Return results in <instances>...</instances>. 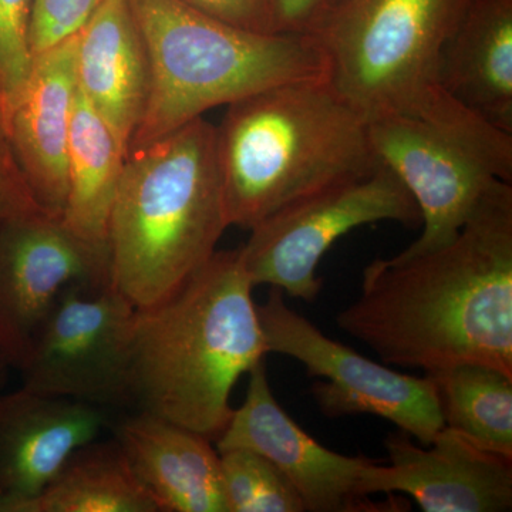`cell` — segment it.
Listing matches in <instances>:
<instances>
[{
  "label": "cell",
  "mask_w": 512,
  "mask_h": 512,
  "mask_svg": "<svg viewBox=\"0 0 512 512\" xmlns=\"http://www.w3.org/2000/svg\"><path fill=\"white\" fill-rule=\"evenodd\" d=\"M336 323L387 365L512 376V184L497 181L443 247L367 265Z\"/></svg>",
  "instance_id": "obj_1"
},
{
  "label": "cell",
  "mask_w": 512,
  "mask_h": 512,
  "mask_svg": "<svg viewBox=\"0 0 512 512\" xmlns=\"http://www.w3.org/2000/svg\"><path fill=\"white\" fill-rule=\"evenodd\" d=\"M254 288L239 248L215 251L173 295L137 309L131 406L217 439L235 384L268 355Z\"/></svg>",
  "instance_id": "obj_2"
},
{
  "label": "cell",
  "mask_w": 512,
  "mask_h": 512,
  "mask_svg": "<svg viewBox=\"0 0 512 512\" xmlns=\"http://www.w3.org/2000/svg\"><path fill=\"white\" fill-rule=\"evenodd\" d=\"M215 156L229 227L274 212L380 165L367 120L328 79L271 87L227 106Z\"/></svg>",
  "instance_id": "obj_3"
},
{
  "label": "cell",
  "mask_w": 512,
  "mask_h": 512,
  "mask_svg": "<svg viewBox=\"0 0 512 512\" xmlns=\"http://www.w3.org/2000/svg\"><path fill=\"white\" fill-rule=\"evenodd\" d=\"M229 227L215 126L191 121L131 150L109 224L111 285L136 309L177 292Z\"/></svg>",
  "instance_id": "obj_4"
},
{
  "label": "cell",
  "mask_w": 512,
  "mask_h": 512,
  "mask_svg": "<svg viewBox=\"0 0 512 512\" xmlns=\"http://www.w3.org/2000/svg\"><path fill=\"white\" fill-rule=\"evenodd\" d=\"M128 3L150 62L147 107L128 153L215 107L281 84L328 79V60L311 33L239 28L185 0Z\"/></svg>",
  "instance_id": "obj_5"
},
{
  "label": "cell",
  "mask_w": 512,
  "mask_h": 512,
  "mask_svg": "<svg viewBox=\"0 0 512 512\" xmlns=\"http://www.w3.org/2000/svg\"><path fill=\"white\" fill-rule=\"evenodd\" d=\"M470 0H339L313 26L328 80L367 121L414 114L441 89V49Z\"/></svg>",
  "instance_id": "obj_6"
},
{
  "label": "cell",
  "mask_w": 512,
  "mask_h": 512,
  "mask_svg": "<svg viewBox=\"0 0 512 512\" xmlns=\"http://www.w3.org/2000/svg\"><path fill=\"white\" fill-rule=\"evenodd\" d=\"M370 146L412 194L424 228L406 252L453 241L497 181L512 184V134L441 87L417 113L367 121Z\"/></svg>",
  "instance_id": "obj_7"
},
{
  "label": "cell",
  "mask_w": 512,
  "mask_h": 512,
  "mask_svg": "<svg viewBox=\"0 0 512 512\" xmlns=\"http://www.w3.org/2000/svg\"><path fill=\"white\" fill-rule=\"evenodd\" d=\"M382 221L416 225L421 215L400 178L380 163L269 215L249 229L239 254L254 286L313 303L322 288L316 269L330 247L352 229Z\"/></svg>",
  "instance_id": "obj_8"
},
{
  "label": "cell",
  "mask_w": 512,
  "mask_h": 512,
  "mask_svg": "<svg viewBox=\"0 0 512 512\" xmlns=\"http://www.w3.org/2000/svg\"><path fill=\"white\" fill-rule=\"evenodd\" d=\"M285 293L271 288L258 308L268 353L298 360L308 375L325 382L312 386L313 399L330 419L372 414L396 424L427 446L444 427L439 396L429 376L396 372L330 339L289 308Z\"/></svg>",
  "instance_id": "obj_9"
},
{
  "label": "cell",
  "mask_w": 512,
  "mask_h": 512,
  "mask_svg": "<svg viewBox=\"0 0 512 512\" xmlns=\"http://www.w3.org/2000/svg\"><path fill=\"white\" fill-rule=\"evenodd\" d=\"M137 309L113 285L70 286L19 366L22 387L94 406H131L130 346Z\"/></svg>",
  "instance_id": "obj_10"
},
{
  "label": "cell",
  "mask_w": 512,
  "mask_h": 512,
  "mask_svg": "<svg viewBox=\"0 0 512 512\" xmlns=\"http://www.w3.org/2000/svg\"><path fill=\"white\" fill-rule=\"evenodd\" d=\"M111 284L109 247L42 210L0 224V353L22 365L30 343L70 286Z\"/></svg>",
  "instance_id": "obj_11"
},
{
  "label": "cell",
  "mask_w": 512,
  "mask_h": 512,
  "mask_svg": "<svg viewBox=\"0 0 512 512\" xmlns=\"http://www.w3.org/2000/svg\"><path fill=\"white\" fill-rule=\"evenodd\" d=\"M247 396L217 437V450L245 448L261 454L293 485L309 512L383 511L360 490L372 463L323 447L279 406L272 393L265 360L248 373Z\"/></svg>",
  "instance_id": "obj_12"
},
{
  "label": "cell",
  "mask_w": 512,
  "mask_h": 512,
  "mask_svg": "<svg viewBox=\"0 0 512 512\" xmlns=\"http://www.w3.org/2000/svg\"><path fill=\"white\" fill-rule=\"evenodd\" d=\"M389 464L373 460L360 490L409 495L424 512L512 510V460L444 426L427 446L400 430L384 440Z\"/></svg>",
  "instance_id": "obj_13"
},
{
  "label": "cell",
  "mask_w": 512,
  "mask_h": 512,
  "mask_svg": "<svg viewBox=\"0 0 512 512\" xmlns=\"http://www.w3.org/2000/svg\"><path fill=\"white\" fill-rule=\"evenodd\" d=\"M109 427V412L94 404L25 387L0 396V512H18Z\"/></svg>",
  "instance_id": "obj_14"
},
{
  "label": "cell",
  "mask_w": 512,
  "mask_h": 512,
  "mask_svg": "<svg viewBox=\"0 0 512 512\" xmlns=\"http://www.w3.org/2000/svg\"><path fill=\"white\" fill-rule=\"evenodd\" d=\"M76 35L33 56L28 80L10 107L3 130L36 204L62 217L67 198V153L76 97Z\"/></svg>",
  "instance_id": "obj_15"
},
{
  "label": "cell",
  "mask_w": 512,
  "mask_h": 512,
  "mask_svg": "<svg viewBox=\"0 0 512 512\" xmlns=\"http://www.w3.org/2000/svg\"><path fill=\"white\" fill-rule=\"evenodd\" d=\"M111 429L158 512H227L210 437L141 410Z\"/></svg>",
  "instance_id": "obj_16"
},
{
  "label": "cell",
  "mask_w": 512,
  "mask_h": 512,
  "mask_svg": "<svg viewBox=\"0 0 512 512\" xmlns=\"http://www.w3.org/2000/svg\"><path fill=\"white\" fill-rule=\"evenodd\" d=\"M76 39L77 87L128 154L150 93L147 47L128 0H104Z\"/></svg>",
  "instance_id": "obj_17"
},
{
  "label": "cell",
  "mask_w": 512,
  "mask_h": 512,
  "mask_svg": "<svg viewBox=\"0 0 512 512\" xmlns=\"http://www.w3.org/2000/svg\"><path fill=\"white\" fill-rule=\"evenodd\" d=\"M439 84L512 134V0H470L441 49Z\"/></svg>",
  "instance_id": "obj_18"
},
{
  "label": "cell",
  "mask_w": 512,
  "mask_h": 512,
  "mask_svg": "<svg viewBox=\"0 0 512 512\" xmlns=\"http://www.w3.org/2000/svg\"><path fill=\"white\" fill-rule=\"evenodd\" d=\"M126 158V151L113 131L77 87L70 123L67 198L62 220L93 244L109 247L111 210Z\"/></svg>",
  "instance_id": "obj_19"
},
{
  "label": "cell",
  "mask_w": 512,
  "mask_h": 512,
  "mask_svg": "<svg viewBox=\"0 0 512 512\" xmlns=\"http://www.w3.org/2000/svg\"><path fill=\"white\" fill-rule=\"evenodd\" d=\"M18 512H158L116 441H90Z\"/></svg>",
  "instance_id": "obj_20"
},
{
  "label": "cell",
  "mask_w": 512,
  "mask_h": 512,
  "mask_svg": "<svg viewBox=\"0 0 512 512\" xmlns=\"http://www.w3.org/2000/svg\"><path fill=\"white\" fill-rule=\"evenodd\" d=\"M427 376L436 386L444 426L512 460V376L481 363Z\"/></svg>",
  "instance_id": "obj_21"
},
{
  "label": "cell",
  "mask_w": 512,
  "mask_h": 512,
  "mask_svg": "<svg viewBox=\"0 0 512 512\" xmlns=\"http://www.w3.org/2000/svg\"><path fill=\"white\" fill-rule=\"evenodd\" d=\"M227 512H305L288 478L261 454L218 451Z\"/></svg>",
  "instance_id": "obj_22"
},
{
  "label": "cell",
  "mask_w": 512,
  "mask_h": 512,
  "mask_svg": "<svg viewBox=\"0 0 512 512\" xmlns=\"http://www.w3.org/2000/svg\"><path fill=\"white\" fill-rule=\"evenodd\" d=\"M35 0H0V113L2 123L33 64L30 22Z\"/></svg>",
  "instance_id": "obj_23"
},
{
  "label": "cell",
  "mask_w": 512,
  "mask_h": 512,
  "mask_svg": "<svg viewBox=\"0 0 512 512\" xmlns=\"http://www.w3.org/2000/svg\"><path fill=\"white\" fill-rule=\"evenodd\" d=\"M104 0H35L30 22L33 56L79 33Z\"/></svg>",
  "instance_id": "obj_24"
},
{
  "label": "cell",
  "mask_w": 512,
  "mask_h": 512,
  "mask_svg": "<svg viewBox=\"0 0 512 512\" xmlns=\"http://www.w3.org/2000/svg\"><path fill=\"white\" fill-rule=\"evenodd\" d=\"M37 210L42 208L30 194L0 120V224L15 215Z\"/></svg>",
  "instance_id": "obj_25"
},
{
  "label": "cell",
  "mask_w": 512,
  "mask_h": 512,
  "mask_svg": "<svg viewBox=\"0 0 512 512\" xmlns=\"http://www.w3.org/2000/svg\"><path fill=\"white\" fill-rule=\"evenodd\" d=\"M185 2L239 28L269 33V0H185Z\"/></svg>",
  "instance_id": "obj_26"
},
{
  "label": "cell",
  "mask_w": 512,
  "mask_h": 512,
  "mask_svg": "<svg viewBox=\"0 0 512 512\" xmlns=\"http://www.w3.org/2000/svg\"><path fill=\"white\" fill-rule=\"evenodd\" d=\"M323 0H269V33H311Z\"/></svg>",
  "instance_id": "obj_27"
},
{
  "label": "cell",
  "mask_w": 512,
  "mask_h": 512,
  "mask_svg": "<svg viewBox=\"0 0 512 512\" xmlns=\"http://www.w3.org/2000/svg\"><path fill=\"white\" fill-rule=\"evenodd\" d=\"M9 363L6 362L5 357L0 353V387L5 383L6 369H8Z\"/></svg>",
  "instance_id": "obj_28"
},
{
  "label": "cell",
  "mask_w": 512,
  "mask_h": 512,
  "mask_svg": "<svg viewBox=\"0 0 512 512\" xmlns=\"http://www.w3.org/2000/svg\"><path fill=\"white\" fill-rule=\"evenodd\" d=\"M339 0H323V5H322V13L325 12L326 9H329L330 6H333L335 5V3H338ZM322 13H320V16H322ZM319 16V18H320ZM316 25V23H315Z\"/></svg>",
  "instance_id": "obj_29"
},
{
  "label": "cell",
  "mask_w": 512,
  "mask_h": 512,
  "mask_svg": "<svg viewBox=\"0 0 512 512\" xmlns=\"http://www.w3.org/2000/svg\"><path fill=\"white\" fill-rule=\"evenodd\" d=\"M0 120H2V113H0ZM3 124V123H2Z\"/></svg>",
  "instance_id": "obj_30"
}]
</instances>
